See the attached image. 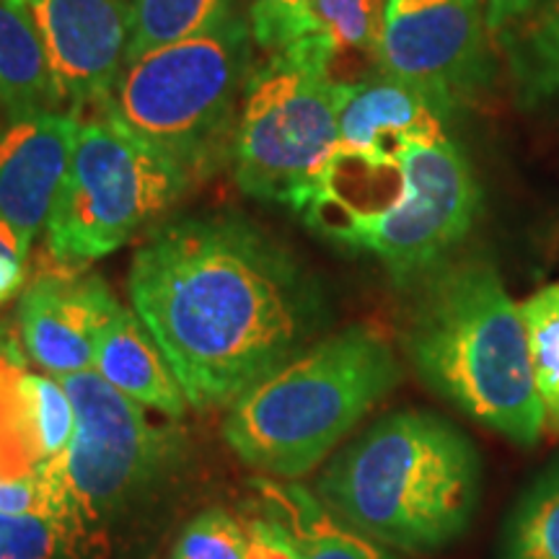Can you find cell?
I'll use <instances>...</instances> for the list:
<instances>
[{"label": "cell", "mask_w": 559, "mask_h": 559, "mask_svg": "<svg viewBox=\"0 0 559 559\" xmlns=\"http://www.w3.org/2000/svg\"><path fill=\"white\" fill-rule=\"evenodd\" d=\"M492 39L479 0H386L379 73L451 111L492 79Z\"/></svg>", "instance_id": "cell-11"}, {"label": "cell", "mask_w": 559, "mask_h": 559, "mask_svg": "<svg viewBox=\"0 0 559 559\" xmlns=\"http://www.w3.org/2000/svg\"><path fill=\"white\" fill-rule=\"evenodd\" d=\"M249 34L230 16L198 37L128 60L99 109L192 177L207 171L228 143L247 88Z\"/></svg>", "instance_id": "cell-5"}, {"label": "cell", "mask_w": 559, "mask_h": 559, "mask_svg": "<svg viewBox=\"0 0 559 559\" xmlns=\"http://www.w3.org/2000/svg\"><path fill=\"white\" fill-rule=\"evenodd\" d=\"M58 381L75 412V430L62 459L70 513L104 539L109 526L158 492L177 466L179 438L96 370Z\"/></svg>", "instance_id": "cell-7"}, {"label": "cell", "mask_w": 559, "mask_h": 559, "mask_svg": "<svg viewBox=\"0 0 559 559\" xmlns=\"http://www.w3.org/2000/svg\"><path fill=\"white\" fill-rule=\"evenodd\" d=\"M29 13L60 102L73 109L107 99L128 62L130 0H16Z\"/></svg>", "instance_id": "cell-12"}, {"label": "cell", "mask_w": 559, "mask_h": 559, "mask_svg": "<svg viewBox=\"0 0 559 559\" xmlns=\"http://www.w3.org/2000/svg\"><path fill=\"white\" fill-rule=\"evenodd\" d=\"M386 0H309L293 26L285 58L311 68L334 86L379 73V39Z\"/></svg>", "instance_id": "cell-16"}, {"label": "cell", "mask_w": 559, "mask_h": 559, "mask_svg": "<svg viewBox=\"0 0 559 559\" xmlns=\"http://www.w3.org/2000/svg\"><path fill=\"white\" fill-rule=\"evenodd\" d=\"M267 515L290 531L300 559H400L386 544L340 521L317 495L293 481H254Z\"/></svg>", "instance_id": "cell-19"}, {"label": "cell", "mask_w": 559, "mask_h": 559, "mask_svg": "<svg viewBox=\"0 0 559 559\" xmlns=\"http://www.w3.org/2000/svg\"><path fill=\"white\" fill-rule=\"evenodd\" d=\"M404 194L368 226L349 251L376 257L391 277L415 283L449 262L479 213V187L464 151L451 138L400 151Z\"/></svg>", "instance_id": "cell-9"}, {"label": "cell", "mask_w": 559, "mask_h": 559, "mask_svg": "<svg viewBox=\"0 0 559 559\" xmlns=\"http://www.w3.org/2000/svg\"><path fill=\"white\" fill-rule=\"evenodd\" d=\"M192 174L99 109L83 120L60 194L47 218L58 264L88 267L122 249L185 194Z\"/></svg>", "instance_id": "cell-6"}, {"label": "cell", "mask_w": 559, "mask_h": 559, "mask_svg": "<svg viewBox=\"0 0 559 559\" xmlns=\"http://www.w3.org/2000/svg\"><path fill=\"white\" fill-rule=\"evenodd\" d=\"M132 311L194 409L230 407L304 353L324 321L319 285L241 215L158 226L130 262Z\"/></svg>", "instance_id": "cell-1"}, {"label": "cell", "mask_w": 559, "mask_h": 559, "mask_svg": "<svg viewBox=\"0 0 559 559\" xmlns=\"http://www.w3.org/2000/svg\"><path fill=\"white\" fill-rule=\"evenodd\" d=\"M445 117L449 111L419 88L373 73L358 83L337 86V148L396 156L409 145L449 138Z\"/></svg>", "instance_id": "cell-15"}, {"label": "cell", "mask_w": 559, "mask_h": 559, "mask_svg": "<svg viewBox=\"0 0 559 559\" xmlns=\"http://www.w3.org/2000/svg\"><path fill=\"white\" fill-rule=\"evenodd\" d=\"M81 128V109H37L0 128V215L34 241L47 226Z\"/></svg>", "instance_id": "cell-14"}, {"label": "cell", "mask_w": 559, "mask_h": 559, "mask_svg": "<svg viewBox=\"0 0 559 559\" xmlns=\"http://www.w3.org/2000/svg\"><path fill=\"white\" fill-rule=\"evenodd\" d=\"M130 3H132V0H130Z\"/></svg>", "instance_id": "cell-29"}, {"label": "cell", "mask_w": 559, "mask_h": 559, "mask_svg": "<svg viewBox=\"0 0 559 559\" xmlns=\"http://www.w3.org/2000/svg\"><path fill=\"white\" fill-rule=\"evenodd\" d=\"M481 479L477 445L451 419L396 409L334 453L317 498L389 549L428 555L472 526Z\"/></svg>", "instance_id": "cell-2"}, {"label": "cell", "mask_w": 559, "mask_h": 559, "mask_svg": "<svg viewBox=\"0 0 559 559\" xmlns=\"http://www.w3.org/2000/svg\"><path fill=\"white\" fill-rule=\"evenodd\" d=\"M29 249L32 241L0 215V306L24 293Z\"/></svg>", "instance_id": "cell-27"}, {"label": "cell", "mask_w": 559, "mask_h": 559, "mask_svg": "<svg viewBox=\"0 0 559 559\" xmlns=\"http://www.w3.org/2000/svg\"><path fill=\"white\" fill-rule=\"evenodd\" d=\"M169 559H247V528L223 508L200 510L181 526Z\"/></svg>", "instance_id": "cell-25"}, {"label": "cell", "mask_w": 559, "mask_h": 559, "mask_svg": "<svg viewBox=\"0 0 559 559\" xmlns=\"http://www.w3.org/2000/svg\"><path fill=\"white\" fill-rule=\"evenodd\" d=\"M485 16L519 102L559 96V0H487Z\"/></svg>", "instance_id": "cell-17"}, {"label": "cell", "mask_w": 559, "mask_h": 559, "mask_svg": "<svg viewBox=\"0 0 559 559\" xmlns=\"http://www.w3.org/2000/svg\"><path fill=\"white\" fill-rule=\"evenodd\" d=\"M337 145V86L332 81L285 55H272L249 75L230 140L234 177L243 192L298 213Z\"/></svg>", "instance_id": "cell-8"}, {"label": "cell", "mask_w": 559, "mask_h": 559, "mask_svg": "<svg viewBox=\"0 0 559 559\" xmlns=\"http://www.w3.org/2000/svg\"><path fill=\"white\" fill-rule=\"evenodd\" d=\"M417 283L402 345L419 381L510 443H539L544 412L526 330L498 270L443 262Z\"/></svg>", "instance_id": "cell-3"}, {"label": "cell", "mask_w": 559, "mask_h": 559, "mask_svg": "<svg viewBox=\"0 0 559 559\" xmlns=\"http://www.w3.org/2000/svg\"><path fill=\"white\" fill-rule=\"evenodd\" d=\"M247 559H300L290 531L272 519H254L247 526Z\"/></svg>", "instance_id": "cell-28"}, {"label": "cell", "mask_w": 559, "mask_h": 559, "mask_svg": "<svg viewBox=\"0 0 559 559\" xmlns=\"http://www.w3.org/2000/svg\"><path fill=\"white\" fill-rule=\"evenodd\" d=\"M544 428L559 436V280L519 306Z\"/></svg>", "instance_id": "cell-24"}, {"label": "cell", "mask_w": 559, "mask_h": 559, "mask_svg": "<svg viewBox=\"0 0 559 559\" xmlns=\"http://www.w3.org/2000/svg\"><path fill=\"white\" fill-rule=\"evenodd\" d=\"M58 104L60 94L29 13L16 0H0V120Z\"/></svg>", "instance_id": "cell-20"}, {"label": "cell", "mask_w": 559, "mask_h": 559, "mask_svg": "<svg viewBox=\"0 0 559 559\" xmlns=\"http://www.w3.org/2000/svg\"><path fill=\"white\" fill-rule=\"evenodd\" d=\"M500 559H559V459L536 474L510 508Z\"/></svg>", "instance_id": "cell-21"}, {"label": "cell", "mask_w": 559, "mask_h": 559, "mask_svg": "<svg viewBox=\"0 0 559 559\" xmlns=\"http://www.w3.org/2000/svg\"><path fill=\"white\" fill-rule=\"evenodd\" d=\"M309 0H251L249 32L257 45L280 52L288 45L293 26Z\"/></svg>", "instance_id": "cell-26"}, {"label": "cell", "mask_w": 559, "mask_h": 559, "mask_svg": "<svg viewBox=\"0 0 559 559\" xmlns=\"http://www.w3.org/2000/svg\"><path fill=\"white\" fill-rule=\"evenodd\" d=\"M73 430L62 383L34 373L24 345L0 324V513L73 519L62 481Z\"/></svg>", "instance_id": "cell-10"}, {"label": "cell", "mask_w": 559, "mask_h": 559, "mask_svg": "<svg viewBox=\"0 0 559 559\" xmlns=\"http://www.w3.org/2000/svg\"><path fill=\"white\" fill-rule=\"evenodd\" d=\"M234 16V0H132L128 60L198 37Z\"/></svg>", "instance_id": "cell-22"}, {"label": "cell", "mask_w": 559, "mask_h": 559, "mask_svg": "<svg viewBox=\"0 0 559 559\" xmlns=\"http://www.w3.org/2000/svg\"><path fill=\"white\" fill-rule=\"evenodd\" d=\"M400 381L402 366L389 342L370 326H347L313 342L230 404L223 438L251 469L304 477Z\"/></svg>", "instance_id": "cell-4"}, {"label": "cell", "mask_w": 559, "mask_h": 559, "mask_svg": "<svg viewBox=\"0 0 559 559\" xmlns=\"http://www.w3.org/2000/svg\"><path fill=\"white\" fill-rule=\"evenodd\" d=\"M120 300L86 267L39 272L19 298V334L32 362L55 379L94 370L96 353Z\"/></svg>", "instance_id": "cell-13"}, {"label": "cell", "mask_w": 559, "mask_h": 559, "mask_svg": "<svg viewBox=\"0 0 559 559\" xmlns=\"http://www.w3.org/2000/svg\"><path fill=\"white\" fill-rule=\"evenodd\" d=\"M99 544L73 519L0 513V559H94Z\"/></svg>", "instance_id": "cell-23"}, {"label": "cell", "mask_w": 559, "mask_h": 559, "mask_svg": "<svg viewBox=\"0 0 559 559\" xmlns=\"http://www.w3.org/2000/svg\"><path fill=\"white\" fill-rule=\"evenodd\" d=\"M94 368L104 381L145 409L171 419L185 417L190 404L185 389L135 311L120 306L104 332Z\"/></svg>", "instance_id": "cell-18"}]
</instances>
